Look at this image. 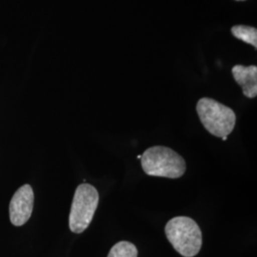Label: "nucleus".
<instances>
[{"label": "nucleus", "instance_id": "obj_6", "mask_svg": "<svg viewBox=\"0 0 257 257\" xmlns=\"http://www.w3.org/2000/svg\"><path fill=\"white\" fill-rule=\"evenodd\" d=\"M231 72L235 81L241 86L244 95L248 98H254L257 95L256 66L235 65Z\"/></svg>", "mask_w": 257, "mask_h": 257}, {"label": "nucleus", "instance_id": "obj_5", "mask_svg": "<svg viewBox=\"0 0 257 257\" xmlns=\"http://www.w3.org/2000/svg\"><path fill=\"white\" fill-rule=\"evenodd\" d=\"M34 192L30 185H24L14 194L10 203V219L15 226L27 222L34 208Z\"/></svg>", "mask_w": 257, "mask_h": 257}, {"label": "nucleus", "instance_id": "obj_10", "mask_svg": "<svg viewBox=\"0 0 257 257\" xmlns=\"http://www.w3.org/2000/svg\"><path fill=\"white\" fill-rule=\"evenodd\" d=\"M237 1H244V0H237Z\"/></svg>", "mask_w": 257, "mask_h": 257}, {"label": "nucleus", "instance_id": "obj_3", "mask_svg": "<svg viewBox=\"0 0 257 257\" xmlns=\"http://www.w3.org/2000/svg\"><path fill=\"white\" fill-rule=\"evenodd\" d=\"M196 110L205 128L214 137H228L233 131L236 115L229 107L211 98L204 97L197 102Z\"/></svg>", "mask_w": 257, "mask_h": 257}, {"label": "nucleus", "instance_id": "obj_8", "mask_svg": "<svg viewBox=\"0 0 257 257\" xmlns=\"http://www.w3.org/2000/svg\"><path fill=\"white\" fill-rule=\"evenodd\" d=\"M138 248L133 243L121 241L110 248L108 257H138Z\"/></svg>", "mask_w": 257, "mask_h": 257}, {"label": "nucleus", "instance_id": "obj_9", "mask_svg": "<svg viewBox=\"0 0 257 257\" xmlns=\"http://www.w3.org/2000/svg\"><path fill=\"white\" fill-rule=\"evenodd\" d=\"M227 138H228V137H224V138H222V139H223L224 141H226V140H227Z\"/></svg>", "mask_w": 257, "mask_h": 257}, {"label": "nucleus", "instance_id": "obj_1", "mask_svg": "<svg viewBox=\"0 0 257 257\" xmlns=\"http://www.w3.org/2000/svg\"><path fill=\"white\" fill-rule=\"evenodd\" d=\"M166 236L175 250L184 257L195 256L202 247V232L195 221L177 216L167 223Z\"/></svg>", "mask_w": 257, "mask_h": 257}, {"label": "nucleus", "instance_id": "obj_2", "mask_svg": "<svg viewBox=\"0 0 257 257\" xmlns=\"http://www.w3.org/2000/svg\"><path fill=\"white\" fill-rule=\"evenodd\" d=\"M143 171L151 176L179 178L186 172L183 157L174 150L164 146L149 148L141 156Z\"/></svg>", "mask_w": 257, "mask_h": 257}, {"label": "nucleus", "instance_id": "obj_4", "mask_svg": "<svg viewBox=\"0 0 257 257\" xmlns=\"http://www.w3.org/2000/svg\"><path fill=\"white\" fill-rule=\"evenodd\" d=\"M99 202L97 190L90 184H81L74 193L69 226L74 233H81L91 224Z\"/></svg>", "mask_w": 257, "mask_h": 257}, {"label": "nucleus", "instance_id": "obj_7", "mask_svg": "<svg viewBox=\"0 0 257 257\" xmlns=\"http://www.w3.org/2000/svg\"><path fill=\"white\" fill-rule=\"evenodd\" d=\"M231 33L237 39H240L256 49L257 31L255 28L245 25H237L231 28Z\"/></svg>", "mask_w": 257, "mask_h": 257}]
</instances>
